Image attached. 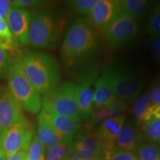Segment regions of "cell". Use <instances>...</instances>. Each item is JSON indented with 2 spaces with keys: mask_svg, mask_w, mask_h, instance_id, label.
Segmentation results:
<instances>
[{
  "mask_svg": "<svg viewBox=\"0 0 160 160\" xmlns=\"http://www.w3.org/2000/svg\"><path fill=\"white\" fill-rule=\"evenodd\" d=\"M65 26V21L47 11L33 13L28 32L29 45L47 48L53 46Z\"/></svg>",
  "mask_w": 160,
  "mask_h": 160,
  "instance_id": "4",
  "label": "cell"
},
{
  "mask_svg": "<svg viewBox=\"0 0 160 160\" xmlns=\"http://www.w3.org/2000/svg\"><path fill=\"white\" fill-rule=\"evenodd\" d=\"M43 2L38 0H15L12 2V5L20 8L26 9L30 8H35L41 5Z\"/></svg>",
  "mask_w": 160,
  "mask_h": 160,
  "instance_id": "31",
  "label": "cell"
},
{
  "mask_svg": "<svg viewBox=\"0 0 160 160\" xmlns=\"http://www.w3.org/2000/svg\"><path fill=\"white\" fill-rule=\"evenodd\" d=\"M147 33L151 39L160 35V3L152 9L147 24Z\"/></svg>",
  "mask_w": 160,
  "mask_h": 160,
  "instance_id": "24",
  "label": "cell"
},
{
  "mask_svg": "<svg viewBox=\"0 0 160 160\" xmlns=\"http://www.w3.org/2000/svg\"><path fill=\"white\" fill-rule=\"evenodd\" d=\"M148 5L145 0H122L119 1L120 13L137 20L146 13Z\"/></svg>",
  "mask_w": 160,
  "mask_h": 160,
  "instance_id": "20",
  "label": "cell"
},
{
  "mask_svg": "<svg viewBox=\"0 0 160 160\" xmlns=\"http://www.w3.org/2000/svg\"><path fill=\"white\" fill-rule=\"evenodd\" d=\"M72 151L84 158L104 157V151L99 140L92 133H79L72 143Z\"/></svg>",
  "mask_w": 160,
  "mask_h": 160,
  "instance_id": "17",
  "label": "cell"
},
{
  "mask_svg": "<svg viewBox=\"0 0 160 160\" xmlns=\"http://www.w3.org/2000/svg\"><path fill=\"white\" fill-rule=\"evenodd\" d=\"M37 137L46 150L63 142L73 140L64 137L62 135L60 134L40 114L37 117Z\"/></svg>",
  "mask_w": 160,
  "mask_h": 160,
  "instance_id": "19",
  "label": "cell"
},
{
  "mask_svg": "<svg viewBox=\"0 0 160 160\" xmlns=\"http://www.w3.org/2000/svg\"><path fill=\"white\" fill-rule=\"evenodd\" d=\"M136 152L138 160H160V148L153 143H142Z\"/></svg>",
  "mask_w": 160,
  "mask_h": 160,
  "instance_id": "23",
  "label": "cell"
},
{
  "mask_svg": "<svg viewBox=\"0 0 160 160\" xmlns=\"http://www.w3.org/2000/svg\"><path fill=\"white\" fill-rule=\"evenodd\" d=\"M27 154V151H19L7 157V160H21Z\"/></svg>",
  "mask_w": 160,
  "mask_h": 160,
  "instance_id": "34",
  "label": "cell"
},
{
  "mask_svg": "<svg viewBox=\"0 0 160 160\" xmlns=\"http://www.w3.org/2000/svg\"><path fill=\"white\" fill-rule=\"evenodd\" d=\"M42 109L49 113L79 119L77 100V85L64 82L44 95Z\"/></svg>",
  "mask_w": 160,
  "mask_h": 160,
  "instance_id": "5",
  "label": "cell"
},
{
  "mask_svg": "<svg viewBox=\"0 0 160 160\" xmlns=\"http://www.w3.org/2000/svg\"><path fill=\"white\" fill-rule=\"evenodd\" d=\"M26 78L39 94H46L60 82L59 65L52 56L42 52L29 51L21 58Z\"/></svg>",
  "mask_w": 160,
  "mask_h": 160,
  "instance_id": "2",
  "label": "cell"
},
{
  "mask_svg": "<svg viewBox=\"0 0 160 160\" xmlns=\"http://www.w3.org/2000/svg\"><path fill=\"white\" fill-rule=\"evenodd\" d=\"M33 137V128L25 117L0 133L1 145L6 157H8L19 151H28Z\"/></svg>",
  "mask_w": 160,
  "mask_h": 160,
  "instance_id": "8",
  "label": "cell"
},
{
  "mask_svg": "<svg viewBox=\"0 0 160 160\" xmlns=\"http://www.w3.org/2000/svg\"><path fill=\"white\" fill-rule=\"evenodd\" d=\"M0 160H7V157L1 144H0Z\"/></svg>",
  "mask_w": 160,
  "mask_h": 160,
  "instance_id": "36",
  "label": "cell"
},
{
  "mask_svg": "<svg viewBox=\"0 0 160 160\" xmlns=\"http://www.w3.org/2000/svg\"><path fill=\"white\" fill-rule=\"evenodd\" d=\"M112 87L111 76L110 68H105L100 77L98 78L94 85L93 105L99 108L108 105L116 101Z\"/></svg>",
  "mask_w": 160,
  "mask_h": 160,
  "instance_id": "16",
  "label": "cell"
},
{
  "mask_svg": "<svg viewBox=\"0 0 160 160\" xmlns=\"http://www.w3.org/2000/svg\"><path fill=\"white\" fill-rule=\"evenodd\" d=\"M79 160H106L103 157H90V158H82Z\"/></svg>",
  "mask_w": 160,
  "mask_h": 160,
  "instance_id": "37",
  "label": "cell"
},
{
  "mask_svg": "<svg viewBox=\"0 0 160 160\" xmlns=\"http://www.w3.org/2000/svg\"><path fill=\"white\" fill-rule=\"evenodd\" d=\"M39 114L64 137L73 139L79 133L81 120L57 115L42 109H41Z\"/></svg>",
  "mask_w": 160,
  "mask_h": 160,
  "instance_id": "14",
  "label": "cell"
},
{
  "mask_svg": "<svg viewBox=\"0 0 160 160\" xmlns=\"http://www.w3.org/2000/svg\"><path fill=\"white\" fill-rule=\"evenodd\" d=\"M97 0H72L68 2L70 9L79 15H86L91 13Z\"/></svg>",
  "mask_w": 160,
  "mask_h": 160,
  "instance_id": "26",
  "label": "cell"
},
{
  "mask_svg": "<svg viewBox=\"0 0 160 160\" xmlns=\"http://www.w3.org/2000/svg\"><path fill=\"white\" fill-rule=\"evenodd\" d=\"M12 5V2L8 0H0V19H6Z\"/></svg>",
  "mask_w": 160,
  "mask_h": 160,
  "instance_id": "33",
  "label": "cell"
},
{
  "mask_svg": "<svg viewBox=\"0 0 160 160\" xmlns=\"http://www.w3.org/2000/svg\"><path fill=\"white\" fill-rule=\"evenodd\" d=\"M108 160H138L134 153L124 151H115Z\"/></svg>",
  "mask_w": 160,
  "mask_h": 160,
  "instance_id": "30",
  "label": "cell"
},
{
  "mask_svg": "<svg viewBox=\"0 0 160 160\" xmlns=\"http://www.w3.org/2000/svg\"><path fill=\"white\" fill-rule=\"evenodd\" d=\"M144 136L134 124L131 122L124 123L116 143L115 151H124L134 153L142 144Z\"/></svg>",
  "mask_w": 160,
  "mask_h": 160,
  "instance_id": "15",
  "label": "cell"
},
{
  "mask_svg": "<svg viewBox=\"0 0 160 160\" xmlns=\"http://www.w3.org/2000/svg\"><path fill=\"white\" fill-rule=\"evenodd\" d=\"M45 151L46 148L38 139L37 135H33L27 151L28 160H45Z\"/></svg>",
  "mask_w": 160,
  "mask_h": 160,
  "instance_id": "25",
  "label": "cell"
},
{
  "mask_svg": "<svg viewBox=\"0 0 160 160\" xmlns=\"http://www.w3.org/2000/svg\"><path fill=\"white\" fill-rule=\"evenodd\" d=\"M31 15L26 9L11 5L6 22L13 37L22 45H28V32Z\"/></svg>",
  "mask_w": 160,
  "mask_h": 160,
  "instance_id": "12",
  "label": "cell"
},
{
  "mask_svg": "<svg viewBox=\"0 0 160 160\" xmlns=\"http://www.w3.org/2000/svg\"><path fill=\"white\" fill-rule=\"evenodd\" d=\"M148 94L152 103L160 105V79H156L152 83Z\"/></svg>",
  "mask_w": 160,
  "mask_h": 160,
  "instance_id": "29",
  "label": "cell"
},
{
  "mask_svg": "<svg viewBox=\"0 0 160 160\" xmlns=\"http://www.w3.org/2000/svg\"><path fill=\"white\" fill-rule=\"evenodd\" d=\"M23 117L21 107L11 95L8 88L0 87V133Z\"/></svg>",
  "mask_w": 160,
  "mask_h": 160,
  "instance_id": "11",
  "label": "cell"
},
{
  "mask_svg": "<svg viewBox=\"0 0 160 160\" xmlns=\"http://www.w3.org/2000/svg\"><path fill=\"white\" fill-rule=\"evenodd\" d=\"M125 119V116L122 114L110 118L100 124L95 132L94 135L102 148L104 157L106 160L115 151L118 136Z\"/></svg>",
  "mask_w": 160,
  "mask_h": 160,
  "instance_id": "9",
  "label": "cell"
},
{
  "mask_svg": "<svg viewBox=\"0 0 160 160\" xmlns=\"http://www.w3.org/2000/svg\"><path fill=\"white\" fill-rule=\"evenodd\" d=\"M21 160H28V157H27V154H26Z\"/></svg>",
  "mask_w": 160,
  "mask_h": 160,
  "instance_id": "38",
  "label": "cell"
},
{
  "mask_svg": "<svg viewBox=\"0 0 160 160\" xmlns=\"http://www.w3.org/2000/svg\"><path fill=\"white\" fill-rule=\"evenodd\" d=\"M139 31L137 20L119 12L113 21L101 31L108 47L119 48L133 42Z\"/></svg>",
  "mask_w": 160,
  "mask_h": 160,
  "instance_id": "6",
  "label": "cell"
},
{
  "mask_svg": "<svg viewBox=\"0 0 160 160\" xmlns=\"http://www.w3.org/2000/svg\"><path fill=\"white\" fill-rule=\"evenodd\" d=\"M97 38L89 21L77 18L68 30L62 45L61 57L65 67L83 62L97 51Z\"/></svg>",
  "mask_w": 160,
  "mask_h": 160,
  "instance_id": "1",
  "label": "cell"
},
{
  "mask_svg": "<svg viewBox=\"0 0 160 160\" xmlns=\"http://www.w3.org/2000/svg\"><path fill=\"white\" fill-rule=\"evenodd\" d=\"M142 133L153 144H160V119H153L141 125Z\"/></svg>",
  "mask_w": 160,
  "mask_h": 160,
  "instance_id": "22",
  "label": "cell"
},
{
  "mask_svg": "<svg viewBox=\"0 0 160 160\" xmlns=\"http://www.w3.org/2000/svg\"><path fill=\"white\" fill-rule=\"evenodd\" d=\"M0 48H2L4 50H5V51H9L13 50V45H10V44L6 42L5 41L0 39Z\"/></svg>",
  "mask_w": 160,
  "mask_h": 160,
  "instance_id": "35",
  "label": "cell"
},
{
  "mask_svg": "<svg viewBox=\"0 0 160 160\" xmlns=\"http://www.w3.org/2000/svg\"><path fill=\"white\" fill-rule=\"evenodd\" d=\"M132 113L137 122L142 125L153 119H160V105L151 102L148 93L135 99Z\"/></svg>",
  "mask_w": 160,
  "mask_h": 160,
  "instance_id": "18",
  "label": "cell"
},
{
  "mask_svg": "<svg viewBox=\"0 0 160 160\" xmlns=\"http://www.w3.org/2000/svg\"><path fill=\"white\" fill-rule=\"evenodd\" d=\"M0 39L5 41L10 45L14 46L13 45L14 44L13 42L14 37L10 31L6 20L3 19H0Z\"/></svg>",
  "mask_w": 160,
  "mask_h": 160,
  "instance_id": "28",
  "label": "cell"
},
{
  "mask_svg": "<svg viewBox=\"0 0 160 160\" xmlns=\"http://www.w3.org/2000/svg\"><path fill=\"white\" fill-rule=\"evenodd\" d=\"M0 144H1V139H0Z\"/></svg>",
  "mask_w": 160,
  "mask_h": 160,
  "instance_id": "39",
  "label": "cell"
},
{
  "mask_svg": "<svg viewBox=\"0 0 160 160\" xmlns=\"http://www.w3.org/2000/svg\"><path fill=\"white\" fill-rule=\"evenodd\" d=\"M151 52L155 61L160 62V35L151 39Z\"/></svg>",
  "mask_w": 160,
  "mask_h": 160,
  "instance_id": "32",
  "label": "cell"
},
{
  "mask_svg": "<svg viewBox=\"0 0 160 160\" xmlns=\"http://www.w3.org/2000/svg\"><path fill=\"white\" fill-rule=\"evenodd\" d=\"M119 12V1L97 0L89 13V22L102 31L113 21Z\"/></svg>",
  "mask_w": 160,
  "mask_h": 160,
  "instance_id": "13",
  "label": "cell"
},
{
  "mask_svg": "<svg viewBox=\"0 0 160 160\" xmlns=\"http://www.w3.org/2000/svg\"><path fill=\"white\" fill-rule=\"evenodd\" d=\"M97 73L90 71L77 85V100L78 109L81 119L89 120L93 117V99L94 88L93 83L97 80Z\"/></svg>",
  "mask_w": 160,
  "mask_h": 160,
  "instance_id": "10",
  "label": "cell"
},
{
  "mask_svg": "<svg viewBox=\"0 0 160 160\" xmlns=\"http://www.w3.org/2000/svg\"><path fill=\"white\" fill-rule=\"evenodd\" d=\"M109 68L116 99L125 104L134 101L142 88L139 76L130 70L118 66H109Z\"/></svg>",
  "mask_w": 160,
  "mask_h": 160,
  "instance_id": "7",
  "label": "cell"
},
{
  "mask_svg": "<svg viewBox=\"0 0 160 160\" xmlns=\"http://www.w3.org/2000/svg\"><path fill=\"white\" fill-rule=\"evenodd\" d=\"M11 60L8 51L0 48V79H2L8 76Z\"/></svg>",
  "mask_w": 160,
  "mask_h": 160,
  "instance_id": "27",
  "label": "cell"
},
{
  "mask_svg": "<svg viewBox=\"0 0 160 160\" xmlns=\"http://www.w3.org/2000/svg\"><path fill=\"white\" fill-rule=\"evenodd\" d=\"M7 77L8 88L21 108L32 114L39 113L42 99L26 78L22 68L21 58L16 57L11 60Z\"/></svg>",
  "mask_w": 160,
  "mask_h": 160,
  "instance_id": "3",
  "label": "cell"
},
{
  "mask_svg": "<svg viewBox=\"0 0 160 160\" xmlns=\"http://www.w3.org/2000/svg\"><path fill=\"white\" fill-rule=\"evenodd\" d=\"M73 141H65L47 149L45 160H66L72 153Z\"/></svg>",
  "mask_w": 160,
  "mask_h": 160,
  "instance_id": "21",
  "label": "cell"
}]
</instances>
